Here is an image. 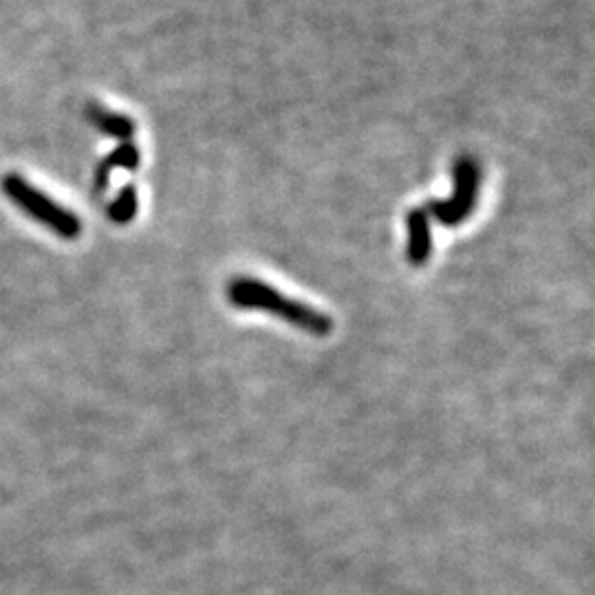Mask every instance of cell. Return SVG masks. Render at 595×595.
Masks as SVG:
<instances>
[{"label":"cell","mask_w":595,"mask_h":595,"mask_svg":"<svg viewBox=\"0 0 595 595\" xmlns=\"http://www.w3.org/2000/svg\"><path fill=\"white\" fill-rule=\"evenodd\" d=\"M228 298L236 309L265 311V313L278 316V318L287 320L289 324L298 327L300 331H307L318 338H324L333 331V320L327 313H322L300 300L287 298L285 294L276 291L272 285H267L258 278H250V276L234 278L230 283Z\"/></svg>","instance_id":"6da1fadb"},{"label":"cell","mask_w":595,"mask_h":595,"mask_svg":"<svg viewBox=\"0 0 595 595\" xmlns=\"http://www.w3.org/2000/svg\"><path fill=\"white\" fill-rule=\"evenodd\" d=\"M3 190L23 212H27L34 221L43 223L45 228H52L58 236L69 241L80 236L82 225L78 217L54 203L47 195H43L34 186H30L21 175H8L3 179Z\"/></svg>","instance_id":"7a4b0ae2"},{"label":"cell","mask_w":595,"mask_h":595,"mask_svg":"<svg viewBox=\"0 0 595 595\" xmlns=\"http://www.w3.org/2000/svg\"><path fill=\"white\" fill-rule=\"evenodd\" d=\"M452 179H454L452 195L443 201L428 203V212L445 228L461 225L476 208V197H478V186H481V168L474 159L461 157L452 168Z\"/></svg>","instance_id":"3957f363"},{"label":"cell","mask_w":595,"mask_h":595,"mask_svg":"<svg viewBox=\"0 0 595 595\" xmlns=\"http://www.w3.org/2000/svg\"><path fill=\"white\" fill-rule=\"evenodd\" d=\"M430 254H432V234L428 212L415 208L408 212V261L410 265L421 267L428 263Z\"/></svg>","instance_id":"277c9868"},{"label":"cell","mask_w":595,"mask_h":595,"mask_svg":"<svg viewBox=\"0 0 595 595\" xmlns=\"http://www.w3.org/2000/svg\"><path fill=\"white\" fill-rule=\"evenodd\" d=\"M91 120L109 137L131 142V137L135 135V124L126 115L111 113V111L100 109V107H91Z\"/></svg>","instance_id":"5b68a950"},{"label":"cell","mask_w":595,"mask_h":595,"mask_svg":"<svg viewBox=\"0 0 595 595\" xmlns=\"http://www.w3.org/2000/svg\"><path fill=\"white\" fill-rule=\"evenodd\" d=\"M115 168H124V170H137L140 168V148L133 144V142H124L118 151H113L107 162L102 164V170H100V181L104 179V186H107V177H109V170H115Z\"/></svg>","instance_id":"8992f818"},{"label":"cell","mask_w":595,"mask_h":595,"mask_svg":"<svg viewBox=\"0 0 595 595\" xmlns=\"http://www.w3.org/2000/svg\"><path fill=\"white\" fill-rule=\"evenodd\" d=\"M137 208H140V201H137V190L133 186H126L120 190L118 199L113 201L111 206V219L120 225H126L135 219L137 214Z\"/></svg>","instance_id":"52a82bcc"}]
</instances>
